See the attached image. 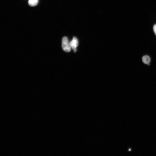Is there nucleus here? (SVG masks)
I'll list each match as a JSON object with an SVG mask.
<instances>
[{
	"mask_svg": "<svg viewBox=\"0 0 156 156\" xmlns=\"http://www.w3.org/2000/svg\"><path fill=\"white\" fill-rule=\"evenodd\" d=\"M142 61L144 64L147 65L149 64L150 58L149 56H145L142 58Z\"/></svg>",
	"mask_w": 156,
	"mask_h": 156,
	"instance_id": "7ed1b4c3",
	"label": "nucleus"
},
{
	"mask_svg": "<svg viewBox=\"0 0 156 156\" xmlns=\"http://www.w3.org/2000/svg\"><path fill=\"white\" fill-rule=\"evenodd\" d=\"M70 44L72 49L75 52L77 51V48L78 45V39L74 37L72 40L70 42Z\"/></svg>",
	"mask_w": 156,
	"mask_h": 156,
	"instance_id": "f03ea898",
	"label": "nucleus"
},
{
	"mask_svg": "<svg viewBox=\"0 0 156 156\" xmlns=\"http://www.w3.org/2000/svg\"><path fill=\"white\" fill-rule=\"evenodd\" d=\"M38 1V0H29L28 4L31 6H35L37 5Z\"/></svg>",
	"mask_w": 156,
	"mask_h": 156,
	"instance_id": "20e7f679",
	"label": "nucleus"
},
{
	"mask_svg": "<svg viewBox=\"0 0 156 156\" xmlns=\"http://www.w3.org/2000/svg\"><path fill=\"white\" fill-rule=\"evenodd\" d=\"M62 49L66 52L71 51L72 48L70 44V42L67 37L62 38Z\"/></svg>",
	"mask_w": 156,
	"mask_h": 156,
	"instance_id": "f257e3e1",
	"label": "nucleus"
},
{
	"mask_svg": "<svg viewBox=\"0 0 156 156\" xmlns=\"http://www.w3.org/2000/svg\"><path fill=\"white\" fill-rule=\"evenodd\" d=\"M154 32L156 36V24L154 25L153 27Z\"/></svg>",
	"mask_w": 156,
	"mask_h": 156,
	"instance_id": "39448f33",
	"label": "nucleus"
}]
</instances>
